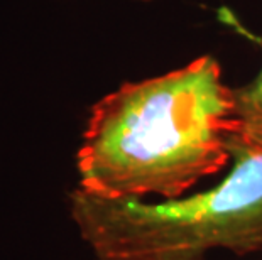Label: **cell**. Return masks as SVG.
I'll use <instances>...</instances> for the list:
<instances>
[{
    "label": "cell",
    "instance_id": "obj_1",
    "mask_svg": "<svg viewBox=\"0 0 262 260\" xmlns=\"http://www.w3.org/2000/svg\"><path fill=\"white\" fill-rule=\"evenodd\" d=\"M232 112L233 90L211 56L124 83L93 105L76 154L78 187L102 198L185 196L232 160Z\"/></svg>",
    "mask_w": 262,
    "mask_h": 260
},
{
    "label": "cell",
    "instance_id": "obj_2",
    "mask_svg": "<svg viewBox=\"0 0 262 260\" xmlns=\"http://www.w3.org/2000/svg\"><path fill=\"white\" fill-rule=\"evenodd\" d=\"M232 169L210 190L147 203L76 187L71 218L97 260H206L262 250V149L228 135Z\"/></svg>",
    "mask_w": 262,
    "mask_h": 260
},
{
    "label": "cell",
    "instance_id": "obj_3",
    "mask_svg": "<svg viewBox=\"0 0 262 260\" xmlns=\"http://www.w3.org/2000/svg\"><path fill=\"white\" fill-rule=\"evenodd\" d=\"M230 137L262 149V69L250 83L233 90Z\"/></svg>",
    "mask_w": 262,
    "mask_h": 260
},
{
    "label": "cell",
    "instance_id": "obj_4",
    "mask_svg": "<svg viewBox=\"0 0 262 260\" xmlns=\"http://www.w3.org/2000/svg\"><path fill=\"white\" fill-rule=\"evenodd\" d=\"M144 2H149V0H144Z\"/></svg>",
    "mask_w": 262,
    "mask_h": 260
}]
</instances>
